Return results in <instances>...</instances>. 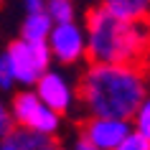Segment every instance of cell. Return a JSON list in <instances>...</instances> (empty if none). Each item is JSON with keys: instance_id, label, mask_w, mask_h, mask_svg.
<instances>
[{"instance_id": "6da1fadb", "label": "cell", "mask_w": 150, "mask_h": 150, "mask_svg": "<svg viewBox=\"0 0 150 150\" xmlns=\"http://www.w3.org/2000/svg\"><path fill=\"white\" fill-rule=\"evenodd\" d=\"M135 64H89L74 97L89 115L130 120L137 104L148 97V79Z\"/></svg>"}, {"instance_id": "7a4b0ae2", "label": "cell", "mask_w": 150, "mask_h": 150, "mask_svg": "<svg viewBox=\"0 0 150 150\" xmlns=\"http://www.w3.org/2000/svg\"><path fill=\"white\" fill-rule=\"evenodd\" d=\"M87 59L94 64H135L145 69L150 56V31L142 21H125L110 10L92 8L84 21Z\"/></svg>"}, {"instance_id": "3957f363", "label": "cell", "mask_w": 150, "mask_h": 150, "mask_svg": "<svg viewBox=\"0 0 150 150\" xmlns=\"http://www.w3.org/2000/svg\"><path fill=\"white\" fill-rule=\"evenodd\" d=\"M5 56L10 61L16 84H23V87H33L36 79L43 71H48V66H51V51H48L46 41L16 38L8 43Z\"/></svg>"}, {"instance_id": "277c9868", "label": "cell", "mask_w": 150, "mask_h": 150, "mask_svg": "<svg viewBox=\"0 0 150 150\" xmlns=\"http://www.w3.org/2000/svg\"><path fill=\"white\" fill-rule=\"evenodd\" d=\"M10 115H13L16 125L43 135H56L61 125V115H56L51 107H46L36 92H18L10 104Z\"/></svg>"}, {"instance_id": "5b68a950", "label": "cell", "mask_w": 150, "mask_h": 150, "mask_svg": "<svg viewBox=\"0 0 150 150\" xmlns=\"http://www.w3.org/2000/svg\"><path fill=\"white\" fill-rule=\"evenodd\" d=\"M51 59L61 64H76L87 54V43H84V31L74 21H64V23H54L46 36Z\"/></svg>"}, {"instance_id": "8992f818", "label": "cell", "mask_w": 150, "mask_h": 150, "mask_svg": "<svg viewBox=\"0 0 150 150\" xmlns=\"http://www.w3.org/2000/svg\"><path fill=\"white\" fill-rule=\"evenodd\" d=\"M130 130H132V122L125 117L89 115L87 122H81V140L92 142L97 150H115Z\"/></svg>"}, {"instance_id": "52a82bcc", "label": "cell", "mask_w": 150, "mask_h": 150, "mask_svg": "<svg viewBox=\"0 0 150 150\" xmlns=\"http://www.w3.org/2000/svg\"><path fill=\"white\" fill-rule=\"evenodd\" d=\"M33 87H36L33 92L38 94V99L46 107H51L56 115H66L71 110V104H74V89H71V84L64 79L61 74L48 69L36 79Z\"/></svg>"}, {"instance_id": "ba28073f", "label": "cell", "mask_w": 150, "mask_h": 150, "mask_svg": "<svg viewBox=\"0 0 150 150\" xmlns=\"http://www.w3.org/2000/svg\"><path fill=\"white\" fill-rule=\"evenodd\" d=\"M56 145H59L56 135L33 132V130L21 125H13L0 137V150H54Z\"/></svg>"}, {"instance_id": "9c48e42d", "label": "cell", "mask_w": 150, "mask_h": 150, "mask_svg": "<svg viewBox=\"0 0 150 150\" xmlns=\"http://www.w3.org/2000/svg\"><path fill=\"white\" fill-rule=\"evenodd\" d=\"M99 5L125 21H148L150 18V0H99Z\"/></svg>"}, {"instance_id": "30bf717a", "label": "cell", "mask_w": 150, "mask_h": 150, "mask_svg": "<svg viewBox=\"0 0 150 150\" xmlns=\"http://www.w3.org/2000/svg\"><path fill=\"white\" fill-rule=\"evenodd\" d=\"M51 25H54V21L48 18L46 10L25 13L23 23H21V38H25V41H46Z\"/></svg>"}, {"instance_id": "8fae6325", "label": "cell", "mask_w": 150, "mask_h": 150, "mask_svg": "<svg viewBox=\"0 0 150 150\" xmlns=\"http://www.w3.org/2000/svg\"><path fill=\"white\" fill-rule=\"evenodd\" d=\"M48 18L54 23H64V21H74V0H46Z\"/></svg>"}, {"instance_id": "7c38bea8", "label": "cell", "mask_w": 150, "mask_h": 150, "mask_svg": "<svg viewBox=\"0 0 150 150\" xmlns=\"http://www.w3.org/2000/svg\"><path fill=\"white\" fill-rule=\"evenodd\" d=\"M130 122H132V130H135V132L145 135V137L150 140V97H145V99L137 104V110L132 112Z\"/></svg>"}, {"instance_id": "4fadbf2b", "label": "cell", "mask_w": 150, "mask_h": 150, "mask_svg": "<svg viewBox=\"0 0 150 150\" xmlns=\"http://www.w3.org/2000/svg\"><path fill=\"white\" fill-rule=\"evenodd\" d=\"M115 150H150V140L145 137V135L135 132V130H130V132L125 135V140L120 142Z\"/></svg>"}, {"instance_id": "5bb4252c", "label": "cell", "mask_w": 150, "mask_h": 150, "mask_svg": "<svg viewBox=\"0 0 150 150\" xmlns=\"http://www.w3.org/2000/svg\"><path fill=\"white\" fill-rule=\"evenodd\" d=\"M13 87H16V76H13L10 61L5 51H0V89H13Z\"/></svg>"}, {"instance_id": "9a60e30c", "label": "cell", "mask_w": 150, "mask_h": 150, "mask_svg": "<svg viewBox=\"0 0 150 150\" xmlns=\"http://www.w3.org/2000/svg\"><path fill=\"white\" fill-rule=\"evenodd\" d=\"M16 125V122H13V115H10V107L5 102H0V137H3V135L8 132L10 127Z\"/></svg>"}, {"instance_id": "2e32d148", "label": "cell", "mask_w": 150, "mask_h": 150, "mask_svg": "<svg viewBox=\"0 0 150 150\" xmlns=\"http://www.w3.org/2000/svg\"><path fill=\"white\" fill-rule=\"evenodd\" d=\"M21 5H23L25 13H38V10L46 8V0H21Z\"/></svg>"}, {"instance_id": "e0dca14e", "label": "cell", "mask_w": 150, "mask_h": 150, "mask_svg": "<svg viewBox=\"0 0 150 150\" xmlns=\"http://www.w3.org/2000/svg\"><path fill=\"white\" fill-rule=\"evenodd\" d=\"M74 150H97V148L92 145V142H87V140H81V137H79V142L74 145Z\"/></svg>"}, {"instance_id": "ac0fdd59", "label": "cell", "mask_w": 150, "mask_h": 150, "mask_svg": "<svg viewBox=\"0 0 150 150\" xmlns=\"http://www.w3.org/2000/svg\"><path fill=\"white\" fill-rule=\"evenodd\" d=\"M54 150H61V148H59V145H56V148H54Z\"/></svg>"}, {"instance_id": "d6986e66", "label": "cell", "mask_w": 150, "mask_h": 150, "mask_svg": "<svg viewBox=\"0 0 150 150\" xmlns=\"http://www.w3.org/2000/svg\"><path fill=\"white\" fill-rule=\"evenodd\" d=\"M0 5H3V0H0Z\"/></svg>"}, {"instance_id": "ffe728a7", "label": "cell", "mask_w": 150, "mask_h": 150, "mask_svg": "<svg viewBox=\"0 0 150 150\" xmlns=\"http://www.w3.org/2000/svg\"><path fill=\"white\" fill-rule=\"evenodd\" d=\"M148 31H150V25H148Z\"/></svg>"}]
</instances>
